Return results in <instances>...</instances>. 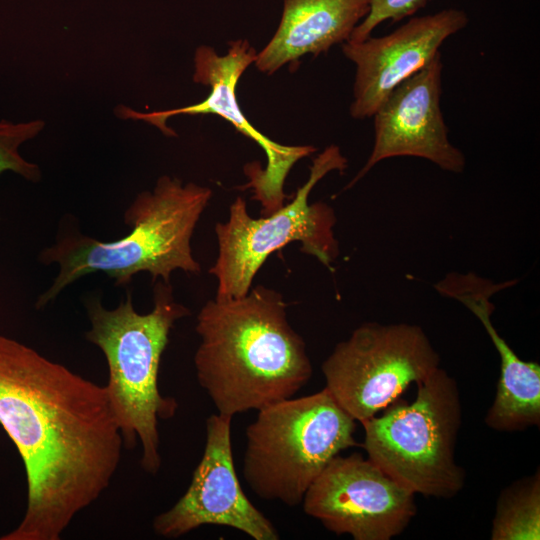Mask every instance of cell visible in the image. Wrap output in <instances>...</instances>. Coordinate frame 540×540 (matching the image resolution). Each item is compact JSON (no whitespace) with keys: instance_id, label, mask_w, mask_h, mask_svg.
<instances>
[{"instance_id":"30bf717a","label":"cell","mask_w":540,"mask_h":540,"mask_svg":"<svg viewBox=\"0 0 540 540\" xmlns=\"http://www.w3.org/2000/svg\"><path fill=\"white\" fill-rule=\"evenodd\" d=\"M415 494L358 453L337 455L308 488L305 513L355 540H389L416 515Z\"/></svg>"},{"instance_id":"8fae6325","label":"cell","mask_w":540,"mask_h":540,"mask_svg":"<svg viewBox=\"0 0 540 540\" xmlns=\"http://www.w3.org/2000/svg\"><path fill=\"white\" fill-rule=\"evenodd\" d=\"M232 417L213 414L206 420V442L191 483L180 499L153 521L154 532L178 538L202 525L226 526L254 540H277L272 522L244 494L236 475Z\"/></svg>"},{"instance_id":"3957f363","label":"cell","mask_w":540,"mask_h":540,"mask_svg":"<svg viewBox=\"0 0 540 540\" xmlns=\"http://www.w3.org/2000/svg\"><path fill=\"white\" fill-rule=\"evenodd\" d=\"M211 196L208 187L164 175L153 191L141 192L125 211L124 222L131 228L126 236L109 242L80 234L59 239L40 254L44 264L57 263L59 271L36 307L46 306L71 283L96 272L113 278L116 286L128 285L139 272L166 283L178 269L200 273L191 238Z\"/></svg>"},{"instance_id":"8992f818","label":"cell","mask_w":540,"mask_h":540,"mask_svg":"<svg viewBox=\"0 0 540 540\" xmlns=\"http://www.w3.org/2000/svg\"><path fill=\"white\" fill-rule=\"evenodd\" d=\"M411 403L394 401L361 424L368 458L414 494L450 498L464 486L455 461L461 403L455 380L440 367L417 383Z\"/></svg>"},{"instance_id":"2e32d148","label":"cell","mask_w":540,"mask_h":540,"mask_svg":"<svg viewBox=\"0 0 540 540\" xmlns=\"http://www.w3.org/2000/svg\"><path fill=\"white\" fill-rule=\"evenodd\" d=\"M491 539H540L539 472L503 490L497 502Z\"/></svg>"},{"instance_id":"7a4b0ae2","label":"cell","mask_w":540,"mask_h":540,"mask_svg":"<svg viewBox=\"0 0 540 540\" xmlns=\"http://www.w3.org/2000/svg\"><path fill=\"white\" fill-rule=\"evenodd\" d=\"M196 376L217 409L232 417L293 397L312 376L303 338L277 291L251 287L209 300L197 316Z\"/></svg>"},{"instance_id":"52a82bcc","label":"cell","mask_w":540,"mask_h":540,"mask_svg":"<svg viewBox=\"0 0 540 540\" xmlns=\"http://www.w3.org/2000/svg\"><path fill=\"white\" fill-rule=\"evenodd\" d=\"M347 159L336 145L325 148L310 167V175L299 187L291 202L259 219L252 218L246 202L237 197L230 206L229 218L217 223L218 257L209 272L218 281L216 299L246 295L253 279L269 255L298 241L301 251L317 258L332 269L339 254L333 227L336 217L325 203H308L313 187L329 172H342Z\"/></svg>"},{"instance_id":"4fadbf2b","label":"cell","mask_w":540,"mask_h":540,"mask_svg":"<svg viewBox=\"0 0 540 540\" xmlns=\"http://www.w3.org/2000/svg\"><path fill=\"white\" fill-rule=\"evenodd\" d=\"M467 23L464 11L445 9L412 18L385 36L344 42L342 51L356 66L351 116L372 117L399 84L434 59L443 42Z\"/></svg>"},{"instance_id":"ac0fdd59","label":"cell","mask_w":540,"mask_h":540,"mask_svg":"<svg viewBox=\"0 0 540 540\" xmlns=\"http://www.w3.org/2000/svg\"><path fill=\"white\" fill-rule=\"evenodd\" d=\"M430 0H370L369 11L347 41L361 42L381 23L402 20L426 6Z\"/></svg>"},{"instance_id":"9c48e42d","label":"cell","mask_w":540,"mask_h":540,"mask_svg":"<svg viewBox=\"0 0 540 540\" xmlns=\"http://www.w3.org/2000/svg\"><path fill=\"white\" fill-rule=\"evenodd\" d=\"M256 57V50L247 40L232 41L227 53L222 56L212 47L202 45L195 52L193 80L210 88L203 101L181 108L147 113L119 106L115 112L124 119L150 123L166 136L176 135L166 124L167 119L172 116L213 113L230 122L240 133L256 142L267 156L265 168H261L258 163L244 167L249 178L244 188L252 189V199L260 202L261 213L266 216L285 204L287 195L283 187L290 169L298 160L314 153L316 148L309 145L285 146L274 142L258 131L243 114L236 98V86L241 75L255 62Z\"/></svg>"},{"instance_id":"5bb4252c","label":"cell","mask_w":540,"mask_h":540,"mask_svg":"<svg viewBox=\"0 0 540 540\" xmlns=\"http://www.w3.org/2000/svg\"><path fill=\"white\" fill-rule=\"evenodd\" d=\"M505 288L474 273L457 274L445 295L465 305L483 324L500 356V377L485 423L498 431H521L540 424V366L520 359L491 322L490 298Z\"/></svg>"},{"instance_id":"ba28073f","label":"cell","mask_w":540,"mask_h":540,"mask_svg":"<svg viewBox=\"0 0 540 540\" xmlns=\"http://www.w3.org/2000/svg\"><path fill=\"white\" fill-rule=\"evenodd\" d=\"M423 329L406 323H365L338 343L322 364L325 388L360 423L384 410L412 384L439 368Z\"/></svg>"},{"instance_id":"9a60e30c","label":"cell","mask_w":540,"mask_h":540,"mask_svg":"<svg viewBox=\"0 0 540 540\" xmlns=\"http://www.w3.org/2000/svg\"><path fill=\"white\" fill-rule=\"evenodd\" d=\"M369 6L370 0H284L280 24L257 53L255 66L273 74L306 54L316 56L346 42Z\"/></svg>"},{"instance_id":"5b68a950","label":"cell","mask_w":540,"mask_h":540,"mask_svg":"<svg viewBox=\"0 0 540 540\" xmlns=\"http://www.w3.org/2000/svg\"><path fill=\"white\" fill-rule=\"evenodd\" d=\"M355 430L326 388L269 404L246 430L243 477L259 498L297 506L326 466L357 445Z\"/></svg>"},{"instance_id":"277c9868","label":"cell","mask_w":540,"mask_h":540,"mask_svg":"<svg viewBox=\"0 0 540 540\" xmlns=\"http://www.w3.org/2000/svg\"><path fill=\"white\" fill-rule=\"evenodd\" d=\"M86 309L91 327L85 337L105 356V386L124 447L133 449L139 441L141 467L156 474L161 466L158 422L173 417L178 407L159 391L160 360L175 322L190 311L175 301L170 283L162 280L154 286V307L147 314L135 310L129 292L114 309L105 308L98 296L86 301Z\"/></svg>"},{"instance_id":"7c38bea8","label":"cell","mask_w":540,"mask_h":540,"mask_svg":"<svg viewBox=\"0 0 540 540\" xmlns=\"http://www.w3.org/2000/svg\"><path fill=\"white\" fill-rule=\"evenodd\" d=\"M441 53L399 84L373 114L374 144L371 154L346 188L352 187L380 161L412 156L441 169L461 173L464 154L449 140L440 106Z\"/></svg>"},{"instance_id":"6da1fadb","label":"cell","mask_w":540,"mask_h":540,"mask_svg":"<svg viewBox=\"0 0 540 540\" xmlns=\"http://www.w3.org/2000/svg\"><path fill=\"white\" fill-rule=\"evenodd\" d=\"M0 425L27 481L25 514L0 540H59L109 487L125 448L106 386L0 335Z\"/></svg>"},{"instance_id":"e0dca14e","label":"cell","mask_w":540,"mask_h":540,"mask_svg":"<svg viewBox=\"0 0 540 540\" xmlns=\"http://www.w3.org/2000/svg\"><path fill=\"white\" fill-rule=\"evenodd\" d=\"M42 120L13 123L7 120L0 121V175L12 171L29 181L40 179L39 167L26 161L19 153V147L26 141L34 138L44 128Z\"/></svg>"}]
</instances>
